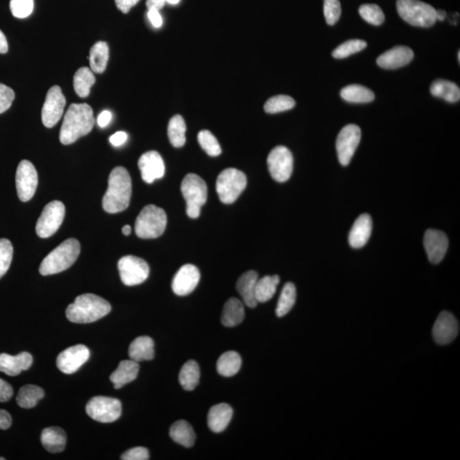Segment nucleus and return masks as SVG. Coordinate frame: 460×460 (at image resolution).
<instances>
[{
  "label": "nucleus",
  "instance_id": "nucleus-33",
  "mask_svg": "<svg viewBox=\"0 0 460 460\" xmlns=\"http://www.w3.org/2000/svg\"><path fill=\"white\" fill-rule=\"evenodd\" d=\"M242 361L240 355L235 351H228L219 357L217 362L218 374L224 377H232L240 371Z\"/></svg>",
  "mask_w": 460,
  "mask_h": 460
},
{
  "label": "nucleus",
  "instance_id": "nucleus-14",
  "mask_svg": "<svg viewBox=\"0 0 460 460\" xmlns=\"http://www.w3.org/2000/svg\"><path fill=\"white\" fill-rule=\"evenodd\" d=\"M38 181L36 167L29 160H22L17 167L16 174V191L21 201L27 202L34 197Z\"/></svg>",
  "mask_w": 460,
  "mask_h": 460
},
{
  "label": "nucleus",
  "instance_id": "nucleus-52",
  "mask_svg": "<svg viewBox=\"0 0 460 460\" xmlns=\"http://www.w3.org/2000/svg\"><path fill=\"white\" fill-rule=\"evenodd\" d=\"M128 138V135L124 131H118L116 133L111 136L110 141L111 144L114 145V147H120V146L123 145L125 142H127Z\"/></svg>",
  "mask_w": 460,
  "mask_h": 460
},
{
  "label": "nucleus",
  "instance_id": "nucleus-3",
  "mask_svg": "<svg viewBox=\"0 0 460 460\" xmlns=\"http://www.w3.org/2000/svg\"><path fill=\"white\" fill-rule=\"evenodd\" d=\"M111 311V305L105 299L95 294L79 296L66 310V316L71 322L86 324L97 322Z\"/></svg>",
  "mask_w": 460,
  "mask_h": 460
},
{
  "label": "nucleus",
  "instance_id": "nucleus-28",
  "mask_svg": "<svg viewBox=\"0 0 460 460\" xmlns=\"http://www.w3.org/2000/svg\"><path fill=\"white\" fill-rule=\"evenodd\" d=\"M66 433L62 428L49 427L44 429L41 434L43 447L51 454H58L64 450L66 447Z\"/></svg>",
  "mask_w": 460,
  "mask_h": 460
},
{
  "label": "nucleus",
  "instance_id": "nucleus-30",
  "mask_svg": "<svg viewBox=\"0 0 460 460\" xmlns=\"http://www.w3.org/2000/svg\"><path fill=\"white\" fill-rule=\"evenodd\" d=\"M110 58V48L106 42H97L90 48V65L92 72L97 74H103L107 68V61Z\"/></svg>",
  "mask_w": 460,
  "mask_h": 460
},
{
  "label": "nucleus",
  "instance_id": "nucleus-7",
  "mask_svg": "<svg viewBox=\"0 0 460 460\" xmlns=\"http://www.w3.org/2000/svg\"><path fill=\"white\" fill-rule=\"evenodd\" d=\"M181 191L186 199L187 214L191 218L200 217L201 207L207 200V186L196 174H188L181 184Z\"/></svg>",
  "mask_w": 460,
  "mask_h": 460
},
{
  "label": "nucleus",
  "instance_id": "nucleus-5",
  "mask_svg": "<svg viewBox=\"0 0 460 460\" xmlns=\"http://www.w3.org/2000/svg\"><path fill=\"white\" fill-rule=\"evenodd\" d=\"M167 217L162 208L149 205L142 209L135 224V231L139 238L155 239L163 235Z\"/></svg>",
  "mask_w": 460,
  "mask_h": 460
},
{
  "label": "nucleus",
  "instance_id": "nucleus-26",
  "mask_svg": "<svg viewBox=\"0 0 460 460\" xmlns=\"http://www.w3.org/2000/svg\"><path fill=\"white\" fill-rule=\"evenodd\" d=\"M138 362L132 360H124L118 364L116 370L110 375V381L115 389H120L127 383L137 379L139 372Z\"/></svg>",
  "mask_w": 460,
  "mask_h": 460
},
{
  "label": "nucleus",
  "instance_id": "nucleus-40",
  "mask_svg": "<svg viewBox=\"0 0 460 460\" xmlns=\"http://www.w3.org/2000/svg\"><path fill=\"white\" fill-rule=\"evenodd\" d=\"M296 298H297V291H296L295 285L292 282H288L282 289L280 298H279L277 310H275L277 316L283 317L288 315L294 308Z\"/></svg>",
  "mask_w": 460,
  "mask_h": 460
},
{
  "label": "nucleus",
  "instance_id": "nucleus-17",
  "mask_svg": "<svg viewBox=\"0 0 460 460\" xmlns=\"http://www.w3.org/2000/svg\"><path fill=\"white\" fill-rule=\"evenodd\" d=\"M459 332L458 320L448 311L442 312L439 315L432 330L435 342L440 345L451 344L457 337Z\"/></svg>",
  "mask_w": 460,
  "mask_h": 460
},
{
  "label": "nucleus",
  "instance_id": "nucleus-21",
  "mask_svg": "<svg viewBox=\"0 0 460 460\" xmlns=\"http://www.w3.org/2000/svg\"><path fill=\"white\" fill-rule=\"evenodd\" d=\"M413 57V51L409 47L399 45L379 55L377 64L385 69H397L409 64Z\"/></svg>",
  "mask_w": 460,
  "mask_h": 460
},
{
  "label": "nucleus",
  "instance_id": "nucleus-41",
  "mask_svg": "<svg viewBox=\"0 0 460 460\" xmlns=\"http://www.w3.org/2000/svg\"><path fill=\"white\" fill-rule=\"evenodd\" d=\"M295 107V101L292 97L279 95L271 97L264 104V110L268 114H277L290 110Z\"/></svg>",
  "mask_w": 460,
  "mask_h": 460
},
{
  "label": "nucleus",
  "instance_id": "nucleus-29",
  "mask_svg": "<svg viewBox=\"0 0 460 460\" xmlns=\"http://www.w3.org/2000/svg\"><path fill=\"white\" fill-rule=\"evenodd\" d=\"M245 318V309L242 302L235 298H229L222 310V325L233 327L240 325Z\"/></svg>",
  "mask_w": 460,
  "mask_h": 460
},
{
  "label": "nucleus",
  "instance_id": "nucleus-13",
  "mask_svg": "<svg viewBox=\"0 0 460 460\" xmlns=\"http://www.w3.org/2000/svg\"><path fill=\"white\" fill-rule=\"evenodd\" d=\"M361 131L357 125H348L337 136L336 149L341 165L348 166L360 144Z\"/></svg>",
  "mask_w": 460,
  "mask_h": 460
},
{
  "label": "nucleus",
  "instance_id": "nucleus-58",
  "mask_svg": "<svg viewBox=\"0 0 460 460\" xmlns=\"http://www.w3.org/2000/svg\"><path fill=\"white\" fill-rule=\"evenodd\" d=\"M446 16H447V14L444 12V10H435V20L437 21H444L446 18Z\"/></svg>",
  "mask_w": 460,
  "mask_h": 460
},
{
  "label": "nucleus",
  "instance_id": "nucleus-47",
  "mask_svg": "<svg viewBox=\"0 0 460 460\" xmlns=\"http://www.w3.org/2000/svg\"><path fill=\"white\" fill-rule=\"evenodd\" d=\"M341 5L340 0H324V16L329 25L333 26L340 20Z\"/></svg>",
  "mask_w": 460,
  "mask_h": 460
},
{
  "label": "nucleus",
  "instance_id": "nucleus-16",
  "mask_svg": "<svg viewBox=\"0 0 460 460\" xmlns=\"http://www.w3.org/2000/svg\"><path fill=\"white\" fill-rule=\"evenodd\" d=\"M89 348L83 344L75 345L58 355L57 366L66 374H75L90 358Z\"/></svg>",
  "mask_w": 460,
  "mask_h": 460
},
{
  "label": "nucleus",
  "instance_id": "nucleus-35",
  "mask_svg": "<svg viewBox=\"0 0 460 460\" xmlns=\"http://www.w3.org/2000/svg\"><path fill=\"white\" fill-rule=\"evenodd\" d=\"M44 396L43 389L37 385H27L20 389L16 402L23 409H33Z\"/></svg>",
  "mask_w": 460,
  "mask_h": 460
},
{
  "label": "nucleus",
  "instance_id": "nucleus-4",
  "mask_svg": "<svg viewBox=\"0 0 460 460\" xmlns=\"http://www.w3.org/2000/svg\"><path fill=\"white\" fill-rule=\"evenodd\" d=\"M79 253L80 244L78 240L68 239L44 257L40 264V273L42 275L61 273L76 262Z\"/></svg>",
  "mask_w": 460,
  "mask_h": 460
},
{
  "label": "nucleus",
  "instance_id": "nucleus-10",
  "mask_svg": "<svg viewBox=\"0 0 460 460\" xmlns=\"http://www.w3.org/2000/svg\"><path fill=\"white\" fill-rule=\"evenodd\" d=\"M65 207L61 201H54L45 205L38 219L36 233L40 238H48L58 231L64 222Z\"/></svg>",
  "mask_w": 460,
  "mask_h": 460
},
{
  "label": "nucleus",
  "instance_id": "nucleus-12",
  "mask_svg": "<svg viewBox=\"0 0 460 460\" xmlns=\"http://www.w3.org/2000/svg\"><path fill=\"white\" fill-rule=\"evenodd\" d=\"M122 282L128 287L142 284L149 275L148 264L140 257L125 256L118 263Z\"/></svg>",
  "mask_w": 460,
  "mask_h": 460
},
{
  "label": "nucleus",
  "instance_id": "nucleus-38",
  "mask_svg": "<svg viewBox=\"0 0 460 460\" xmlns=\"http://www.w3.org/2000/svg\"><path fill=\"white\" fill-rule=\"evenodd\" d=\"M96 78L92 69L80 68L74 77V88L77 95L82 99L89 96L90 88L95 84Z\"/></svg>",
  "mask_w": 460,
  "mask_h": 460
},
{
  "label": "nucleus",
  "instance_id": "nucleus-32",
  "mask_svg": "<svg viewBox=\"0 0 460 460\" xmlns=\"http://www.w3.org/2000/svg\"><path fill=\"white\" fill-rule=\"evenodd\" d=\"M432 95L440 97L448 103H457L460 99L459 87L448 80L437 79L431 86Z\"/></svg>",
  "mask_w": 460,
  "mask_h": 460
},
{
  "label": "nucleus",
  "instance_id": "nucleus-36",
  "mask_svg": "<svg viewBox=\"0 0 460 460\" xmlns=\"http://www.w3.org/2000/svg\"><path fill=\"white\" fill-rule=\"evenodd\" d=\"M341 97L348 103H367L374 100V93L361 85H350L341 90Z\"/></svg>",
  "mask_w": 460,
  "mask_h": 460
},
{
  "label": "nucleus",
  "instance_id": "nucleus-23",
  "mask_svg": "<svg viewBox=\"0 0 460 460\" xmlns=\"http://www.w3.org/2000/svg\"><path fill=\"white\" fill-rule=\"evenodd\" d=\"M372 230V220L370 215L362 214L355 221L348 233V242L353 248L363 247L370 239Z\"/></svg>",
  "mask_w": 460,
  "mask_h": 460
},
{
  "label": "nucleus",
  "instance_id": "nucleus-48",
  "mask_svg": "<svg viewBox=\"0 0 460 460\" xmlns=\"http://www.w3.org/2000/svg\"><path fill=\"white\" fill-rule=\"evenodd\" d=\"M15 99V92L10 87L0 83V114L5 112Z\"/></svg>",
  "mask_w": 460,
  "mask_h": 460
},
{
  "label": "nucleus",
  "instance_id": "nucleus-22",
  "mask_svg": "<svg viewBox=\"0 0 460 460\" xmlns=\"http://www.w3.org/2000/svg\"><path fill=\"white\" fill-rule=\"evenodd\" d=\"M32 364L33 357L27 352H22L16 355L0 354V372L9 376L19 375L23 371L30 368Z\"/></svg>",
  "mask_w": 460,
  "mask_h": 460
},
{
  "label": "nucleus",
  "instance_id": "nucleus-11",
  "mask_svg": "<svg viewBox=\"0 0 460 460\" xmlns=\"http://www.w3.org/2000/svg\"><path fill=\"white\" fill-rule=\"evenodd\" d=\"M267 164L272 177L279 183L287 182L294 170V157L288 148L277 146L268 156Z\"/></svg>",
  "mask_w": 460,
  "mask_h": 460
},
{
  "label": "nucleus",
  "instance_id": "nucleus-19",
  "mask_svg": "<svg viewBox=\"0 0 460 460\" xmlns=\"http://www.w3.org/2000/svg\"><path fill=\"white\" fill-rule=\"evenodd\" d=\"M201 273L193 264H186L180 268L173 278L172 288L177 296H186L196 288L200 281Z\"/></svg>",
  "mask_w": 460,
  "mask_h": 460
},
{
  "label": "nucleus",
  "instance_id": "nucleus-39",
  "mask_svg": "<svg viewBox=\"0 0 460 460\" xmlns=\"http://www.w3.org/2000/svg\"><path fill=\"white\" fill-rule=\"evenodd\" d=\"M186 124L181 115H175L168 124V138L174 147H183L186 142Z\"/></svg>",
  "mask_w": 460,
  "mask_h": 460
},
{
  "label": "nucleus",
  "instance_id": "nucleus-56",
  "mask_svg": "<svg viewBox=\"0 0 460 460\" xmlns=\"http://www.w3.org/2000/svg\"><path fill=\"white\" fill-rule=\"evenodd\" d=\"M165 5V0H147V2H146V6H147L148 10H159V12Z\"/></svg>",
  "mask_w": 460,
  "mask_h": 460
},
{
  "label": "nucleus",
  "instance_id": "nucleus-45",
  "mask_svg": "<svg viewBox=\"0 0 460 460\" xmlns=\"http://www.w3.org/2000/svg\"><path fill=\"white\" fill-rule=\"evenodd\" d=\"M13 246L7 239H0V278L8 271L12 262Z\"/></svg>",
  "mask_w": 460,
  "mask_h": 460
},
{
  "label": "nucleus",
  "instance_id": "nucleus-50",
  "mask_svg": "<svg viewBox=\"0 0 460 460\" xmlns=\"http://www.w3.org/2000/svg\"><path fill=\"white\" fill-rule=\"evenodd\" d=\"M13 393L12 385L0 379V402H8L12 398Z\"/></svg>",
  "mask_w": 460,
  "mask_h": 460
},
{
  "label": "nucleus",
  "instance_id": "nucleus-2",
  "mask_svg": "<svg viewBox=\"0 0 460 460\" xmlns=\"http://www.w3.org/2000/svg\"><path fill=\"white\" fill-rule=\"evenodd\" d=\"M132 186L130 174L124 167L118 166L111 172L109 187L103 199V207L107 214H118L130 205Z\"/></svg>",
  "mask_w": 460,
  "mask_h": 460
},
{
  "label": "nucleus",
  "instance_id": "nucleus-8",
  "mask_svg": "<svg viewBox=\"0 0 460 460\" xmlns=\"http://www.w3.org/2000/svg\"><path fill=\"white\" fill-rule=\"evenodd\" d=\"M246 183L245 174L235 168H228L219 174L216 190L222 203L232 204L246 189Z\"/></svg>",
  "mask_w": 460,
  "mask_h": 460
},
{
  "label": "nucleus",
  "instance_id": "nucleus-49",
  "mask_svg": "<svg viewBox=\"0 0 460 460\" xmlns=\"http://www.w3.org/2000/svg\"><path fill=\"white\" fill-rule=\"evenodd\" d=\"M123 460H148L149 454L147 448L137 447L129 449L121 455Z\"/></svg>",
  "mask_w": 460,
  "mask_h": 460
},
{
  "label": "nucleus",
  "instance_id": "nucleus-61",
  "mask_svg": "<svg viewBox=\"0 0 460 460\" xmlns=\"http://www.w3.org/2000/svg\"><path fill=\"white\" fill-rule=\"evenodd\" d=\"M458 60L460 61V52H458Z\"/></svg>",
  "mask_w": 460,
  "mask_h": 460
},
{
  "label": "nucleus",
  "instance_id": "nucleus-42",
  "mask_svg": "<svg viewBox=\"0 0 460 460\" xmlns=\"http://www.w3.org/2000/svg\"><path fill=\"white\" fill-rule=\"evenodd\" d=\"M359 13L366 22L372 25L379 26L385 22V14L382 9L374 3H366L359 9Z\"/></svg>",
  "mask_w": 460,
  "mask_h": 460
},
{
  "label": "nucleus",
  "instance_id": "nucleus-51",
  "mask_svg": "<svg viewBox=\"0 0 460 460\" xmlns=\"http://www.w3.org/2000/svg\"><path fill=\"white\" fill-rule=\"evenodd\" d=\"M114 1L120 12L127 14L140 0H114Z\"/></svg>",
  "mask_w": 460,
  "mask_h": 460
},
{
  "label": "nucleus",
  "instance_id": "nucleus-62",
  "mask_svg": "<svg viewBox=\"0 0 460 460\" xmlns=\"http://www.w3.org/2000/svg\"><path fill=\"white\" fill-rule=\"evenodd\" d=\"M0 460H5V459L3 458V457H1V458H0Z\"/></svg>",
  "mask_w": 460,
  "mask_h": 460
},
{
  "label": "nucleus",
  "instance_id": "nucleus-53",
  "mask_svg": "<svg viewBox=\"0 0 460 460\" xmlns=\"http://www.w3.org/2000/svg\"><path fill=\"white\" fill-rule=\"evenodd\" d=\"M148 17L153 27L159 29V27L162 26L163 20L162 16H160L159 10H149Z\"/></svg>",
  "mask_w": 460,
  "mask_h": 460
},
{
  "label": "nucleus",
  "instance_id": "nucleus-54",
  "mask_svg": "<svg viewBox=\"0 0 460 460\" xmlns=\"http://www.w3.org/2000/svg\"><path fill=\"white\" fill-rule=\"evenodd\" d=\"M12 423L10 414L5 410L0 409V430H7L12 426Z\"/></svg>",
  "mask_w": 460,
  "mask_h": 460
},
{
  "label": "nucleus",
  "instance_id": "nucleus-24",
  "mask_svg": "<svg viewBox=\"0 0 460 460\" xmlns=\"http://www.w3.org/2000/svg\"><path fill=\"white\" fill-rule=\"evenodd\" d=\"M257 280H259V274L257 272L250 270L244 273L236 283L237 291L239 292L244 303L249 308H255L259 304L255 296Z\"/></svg>",
  "mask_w": 460,
  "mask_h": 460
},
{
  "label": "nucleus",
  "instance_id": "nucleus-55",
  "mask_svg": "<svg viewBox=\"0 0 460 460\" xmlns=\"http://www.w3.org/2000/svg\"><path fill=\"white\" fill-rule=\"evenodd\" d=\"M111 120H112V114L107 110L103 111L97 118V124L100 127H106L110 123Z\"/></svg>",
  "mask_w": 460,
  "mask_h": 460
},
{
  "label": "nucleus",
  "instance_id": "nucleus-46",
  "mask_svg": "<svg viewBox=\"0 0 460 460\" xmlns=\"http://www.w3.org/2000/svg\"><path fill=\"white\" fill-rule=\"evenodd\" d=\"M10 8L16 18H26L33 13L34 0H10Z\"/></svg>",
  "mask_w": 460,
  "mask_h": 460
},
{
  "label": "nucleus",
  "instance_id": "nucleus-59",
  "mask_svg": "<svg viewBox=\"0 0 460 460\" xmlns=\"http://www.w3.org/2000/svg\"><path fill=\"white\" fill-rule=\"evenodd\" d=\"M122 233H123L125 235H130L131 233V226L125 225L124 227L122 228Z\"/></svg>",
  "mask_w": 460,
  "mask_h": 460
},
{
  "label": "nucleus",
  "instance_id": "nucleus-60",
  "mask_svg": "<svg viewBox=\"0 0 460 460\" xmlns=\"http://www.w3.org/2000/svg\"><path fill=\"white\" fill-rule=\"evenodd\" d=\"M166 3H169L170 5H177L179 3L180 0H165Z\"/></svg>",
  "mask_w": 460,
  "mask_h": 460
},
{
  "label": "nucleus",
  "instance_id": "nucleus-37",
  "mask_svg": "<svg viewBox=\"0 0 460 460\" xmlns=\"http://www.w3.org/2000/svg\"><path fill=\"white\" fill-rule=\"evenodd\" d=\"M200 367L196 361H188L183 366L179 374V382L183 388L188 392L196 388L200 382Z\"/></svg>",
  "mask_w": 460,
  "mask_h": 460
},
{
  "label": "nucleus",
  "instance_id": "nucleus-18",
  "mask_svg": "<svg viewBox=\"0 0 460 460\" xmlns=\"http://www.w3.org/2000/svg\"><path fill=\"white\" fill-rule=\"evenodd\" d=\"M424 246L429 261L437 264L442 262L448 252V236L440 230L428 229L425 232Z\"/></svg>",
  "mask_w": 460,
  "mask_h": 460
},
{
  "label": "nucleus",
  "instance_id": "nucleus-31",
  "mask_svg": "<svg viewBox=\"0 0 460 460\" xmlns=\"http://www.w3.org/2000/svg\"><path fill=\"white\" fill-rule=\"evenodd\" d=\"M170 437L177 444L186 448L193 447L196 437L193 428L186 420L177 421L170 426Z\"/></svg>",
  "mask_w": 460,
  "mask_h": 460
},
{
  "label": "nucleus",
  "instance_id": "nucleus-43",
  "mask_svg": "<svg viewBox=\"0 0 460 460\" xmlns=\"http://www.w3.org/2000/svg\"><path fill=\"white\" fill-rule=\"evenodd\" d=\"M367 42L361 40H351L344 42L333 51V57L343 59L364 50L367 47Z\"/></svg>",
  "mask_w": 460,
  "mask_h": 460
},
{
  "label": "nucleus",
  "instance_id": "nucleus-44",
  "mask_svg": "<svg viewBox=\"0 0 460 460\" xmlns=\"http://www.w3.org/2000/svg\"><path fill=\"white\" fill-rule=\"evenodd\" d=\"M199 144L201 148L207 152L208 155L218 156L222 153L220 144L218 139L214 137V135L211 131L204 130L199 132L198 134Z\"/></svg>",
  "mask_w": 460,
  "mask_h": 460
},
{
  "label": "nucleus",
  "instance_id": "nucleus-25",
  "mask_svg": "<svg viewBox=\"0 0 460 460\" xmlns=\"http://www.w3.org/2000/svg\"><path fill=\"white\" fill-rule=\"evenodd\" d=\"M233 417L232 407L227 403H219L209 410L207 421L210 430L220 433L228 427Z\"/></svg>",
  "mask_w": 460,
  "mask_h": 460
},
{
  "label": "nucleus",
  "instance_id": "nucleus-57",
  "mask_svg": "<svg viewBox=\"0 0 460 460\" xmlns=\"http://www.w3.org/2000/svg\"><path fill=\"white\" fill-rule=\"evenodd\" d=\"M8 49V41H7L5 34L0 30V53H7Z\"/></svg>",
  "mask_w": 460,
  "mask_h": 460
},
{
  "label": "nucleus",
  "instance_id": "nucleus-27",
  "mask_svg": "<svg viewBox=\"0 0 460 460\" xmlns=\"http://www.w3.org/2000/svg\"><path fill=\"white\" fill-rule=\"evenodd\" d=\"M129 357L137 362L151 361L155 357V343L151 337L141 336L132 341L129 347Z\"/></svg>",
  "mask_w": 460,
  "mask_h": 460
},
{
  "label": "nucleus",
  "instance_id": "nucleus-1",
  "mask_svg": "<svg viewBox=\"0 0 460 460\" xmlns=\"http://www.w3.org/2000/svg\"><path fill=\"white\" fill-rule=\"evenodd\" d=\"M95 118L93 110L86 103H73L66 113L60 131L62 144H74L79 138L92 131Z\"/></svg>",
  "mask_w": 460,
  "mask_h": 460
},
{
  "label": "nucleus",
  "instance_id": "nucleus-15",
  "mask_svg": "<svg viewBox=\"0 0 460 460\" xmlns=\"http://www.w3.org/2000/svg\"><path fill=\"white\" fill-rule=\"evenodd\" d=\"M66 99L60 86H52L47 92V99L42 109V122L44 127L52 128L58 124L64 114Z\"/></svg>",
  "mask_w": 460,
  "mask_h": 460
},
{
  "label": "nucleus",
  "instance_id": "nucleus-9",
  "mask_svg": "<svg viewBox=\"0 0 460 460\" xmlns=\"http://www.w3.org/2000/svg\"><path fill=\"white\" fill-rule=\"evenodd\" d=\"M86 413L92 420L100 423H112L120 419L121 402L116 398L107 396H95L89 400Z\"/></svg>",
  "mask_w": 460,
  "mask_h": 460
},
{
  "label": "nucleus",
  "instance_id": "nucleus-20",
  "mask_svg": "<svg viewBox=\"0 0 460 460\" xmlns=\"http://www.w3.org/2000/svg\"><path fill=\"white\" fill-rule=\"evenodd\" d=\"M138 167L142 180L147 183H152L165 175V164L162 157L156 151L144 153L138 160Z\"/></svg>",
  "mask_w": 460,
  "mask_h": 460
},
{
  "label": "nucleus",
  "instance_id": "nucleus-6",
  "mask_svg": "<svg viewBox=\"0 0 460 460\" xmlns=\"http://www.w3.org/2000/svg\"><path fill=\"white\" fill-rule=\"evenodd\" d=\"M399 16L410 25L430 27L437 22L435 9L420 0H397Z\"/></svg>",
  "mask_w": 460,
  "mask_h": 460
},
{
  "label": "nucleus",
  "instance_id": "nucleus-34",
  "mask_svg": "<svg viewBox=\"0 0 460 460\" xmlns=\"http://www.w3.org/2000/svg\"><path fill=\"white\" fill-rule=\"evenodd\" d=\"M279 283H280V277L278 275H266V277L259 279L255 291L257 303H266L270 301L277 292Z\"/></svg>",
  "mask_w": 460,
  "mask_h": 460
}]
</instances>
